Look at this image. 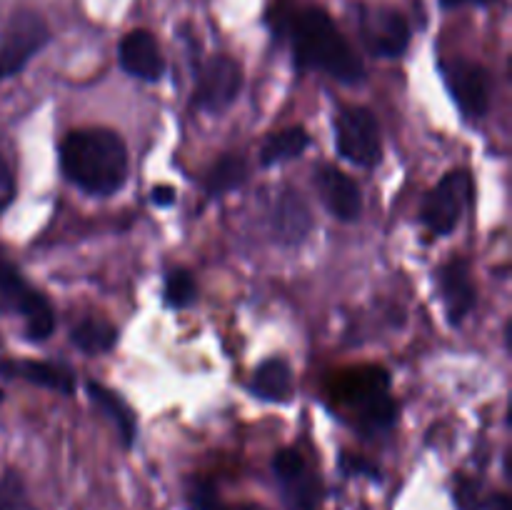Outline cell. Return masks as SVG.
Listing matches in <instances>:
<instances>
[{"instance_id":"14","label":"cell","mask_w":512,"mask_h":510,"mask_svg":"<svg viewBox=\"0 0 512 510\" xmlns=\"http://www.w3.org/2000/svg\"><path fill=\"white\" fill-rule=\"evenodd\" d=\"M120 65L128 75L140 80H148V83H155V80L163 78L165 73V60L163 53H160V45L148 30H130L123 40H120Z\"/></svg>"},{"instance_id":"8","label":"cell","mask_w":512,"mask_h":510,"mask_svg":"<svg viewBox=\"0 0 512 510\" xmlns=\"http://www.w3.org/2000/svg\"><path fill=\"white\" fill-rule=\"evenodd\" d=\"M240 88H243V70H240L238 60L218 55L200 68L198 83L193 90V103L200 110L220 113L235 103Z\"/></svg>"},{"instance_id":"6","label":"cell","mask_w":512,"mask_h":510,"mask_svg":"<svg viewBox=\"0 0 512 510\" xmlns=\"http://www.w3.org/2000/svg\"><path fill=\"white\" fill-rule=\"evenodd\" d=\"M470 200H473V180L465 170H453L425 198L423 210H420L423 223L435 235L453 233Z\"/></svg>"},{"instance_id":"31","label":"cell","mask_w":512,"mask_h":510,"mask_svg":"<svg viewBox=\"0 0 512 510\" xmlns=\"http://www.w3.org/2000/svg\"><path fill=\"white\" fill-rule=\"evenodd\" d=\"M235 510H268V508H263V505H258V503H245Z\"/></svg>"},{"instance_id":"21","label":"cell","mask_w":512,"mask_h":510,"mask_svg":"<svg viewBox=\"0 0 512 510\" xmlns=\"http://www.w3.org/2000/svg\"><path fill=\"white\" fill-rule=\"evenodd\" d=\"M248 178V165L238 155H223L213 168L205 175V193L220 198V195L230 193V190L240 188Z\"/></svg>"},{"instance_id":"22","label":"cell","mask_w":512,"mask_h":510,"mask_svg":"<svg viewBox=\"0 0 512 510\" xmlns=\"http://www.w3.org/2000/svg\"><path fill=\"white\" fill-rule=\"evenodd\" d=\"M195 295H198V285H195L193 273L185 268L170 270L165 278V303L170 308H188L190 303H195Z\"/></svg>"},{"instance_id":"23","label":"cell","mask_w":512,"mask_h":510,"mask_svg":"<svg viewBox=\"0 0 512 510\" xmlns=\"http://www.w3.org/2000/svg\"><path fill=\"white\" fill-rule=\"evenodd\" d=\"M0 510H38L30 500L23 478L13 470L0 478Z\"/></svg>"},{"instance_id":"18","label":"cell","mask_w":512,"mask_h":510,"mask_svg":"<svg viewBox=\"0 0 512 510\" xmlns=\"http://www.w3.org/2000/svg\"><path fill=\"white\" fill-rule=\"evenodd\" d=\"M88 395H90V400H93V403L98 405L105 415H108L110 423L115 425V430H118L120 438H123L125 448H130V445L135 443L138 425H135V415H133V410L128 408V403H125V400L120 398L115 390L105 388V385L95 383V380H90L88 383Z\"/></svg>"},{"instance_id":"28","label":"cell","mask_w":512,"mask_h":510,"mask_svg":"<svg viewBox=\"0 0 512 510\" xmlns=\"http://www.w3.org/2000/svg\"><path fill=\"white\" fill-rule=\"evenodd\" d=\"M345 470H348V473H353V475H358V473H365V475H378V470H375L373 465L365 463V460H358V458L345 460Z\"/></svg>"},{"instance_id":"25","label":"cell","mask_w":512,"mask_h":510,"mask_svg":"<svg viewBox=\"0 0 512 510\" xmlns=\"http://www.w3.org/2000/svg\"><path fill=\"white\" fill-rule=\"evenodd\" d=\"M455 500L463 510H478L480 508V488L473 480H460L455 488Z\"/></svg>"},{"instance_id":"9","label":"cell","mask_w":512,"mask_h":510,"mask_svg":"<svg viewBox=\"0 0 512 510\" xmlns=\"http://www.w3.org/2000/svg\"><path fill=\"white\" fill-rule=\"evenodd\" d=\"M360 35L375 58H400L410 43V25L393 8H363Z\"/></svg>"},{"instance_id":"13","label":"cell","mask_w":512,"mask_h":510,"mask_svg":"<svg viewBox=\"0 0 512 510\" xmlns=\"http://www.w3.org/2000/svg\"><path fill=\"white\" fill-rule=\"evenodd\" d=\"M270 230L283 245H300L313 230V215L303 195L293 188H283L270 208Z\"/></svg>"},{"instance_id":"27","label":"cell","mask_w":512,"mask_h":510,"mask_svg":"<svg viewBox=\"0 0 512 510\" xmlns=\"http://www.w3.org/2000/svg\"><path fill=\"white\" fill-rule=\"evenodd\" d=\"M150 200L155 205H173L175 203V190L168 185H158V188L150 190Z\"/></svg>"},{"instance_id":"19","label":"cell","mask_w":512,"mask_h":510,"mask_svg":"<svg viewBox=\"0 0 512 510\" xmlns=\"http://www.w3.org/2000/svg\"><path fill=\"white\" fill-rule=\"evenodd\" d=\"M70 340L78 350L88 355H100L108 353L115 343H118V330L108 323V320L100 318H85L70 333Z\"/></svg>"},{"instance_id":"7","label":"cell","mask_w":512,"mask_h":510,"mask_svg":"<svg viewBox=\"0 0 512 510\" xmlns=\"http://www.w3.org/2000/svg\"><path fill=\"white\" fill-rule=\"evenodd\" d=\"M0 295H3L8 303H13L18 308V313L25 318V330H28V338L33 340H45L48 335H53L55 330V313L50 308L48 300L38 293L35 288H30L25 283V278L20 275V270L13 263L0 255Z\"/></svg>"},{"instance_id":"3","label":"cell","mask_w":512,"mask_h":510,"mask_svg":"<svg viewBox=\"0 0 512 510\" xmlns=\"http://www.w3.org/2000/svg\"><path fill=\"white\" fill-rule=\"evenodd\" d=\"M335 400L353 410L355 423L368 435L388 433L398 420V405L390 398V375L378 365H363L340 375Z\"/></svg>"},{"instance_id":"11","label":"cell","mask_w":512,"mask_h":510,"mask_svg":"<svg viewBox=\"0 0 512 510\" xmlns=\"http://www.w3.org/2000/svg\"><path fill=\"white\" fill-rule=\"evenodd\" d=\"M273 470L283 483L288 510H318V488H315L313 475H308L305 460L298 450H280L273 458Z\"/></svg>"},{"instance_id":"29","label":"cell","mask_w":512,"mask_h":510,"mask_svg":"<svg viewBox=\"0 0 512 510\" xmlns=\"http://www.w3.org/2000/svg\"><path fill=\"white\" fill-rule=\"evenodd\" d=\"M490 0H440L443 8H460V5H488Z\"/></svg>"},{"instance_id":"12","label":"cell","mask_w":512,"mask_h":510,"mask_svg":"<svg viewBox=\"0 0 512 510\" xmlns=\"http://www.w3.org/2000/svg\"><path fill=\"white\" fill-rule=\"evenodd\" d=\"M315 188H318L320 200L325 208L338 220H358L363 210V195H360L358 183L335 165H320L315 170Z\"/></svg>"},{"instance_id":"24","label":"cell","mask_w":512,"mask_h":510,"mask_svg":"<svg viewBox=\"0 0 512 510\" xmlns=\"http://www.w3.org/2000/svg\"><path fill=\"white\" fill-rule=\"evenodd\" d=\"M190 510H225L223 500H220L218 488L208 480H198L188 493Z\"/></svg>"},{"instance_id":"26","label":"cell","mask_w":512,"mask_h":510,"mask_svg":"<svg viewBox=\"0 0 512 510\" xmlns=\"http://www.w3.org/2000/svg\"><path fill=\"white\" fill-rule=\"evenodd\" d=\"M13 198H15V178L13 173H10L8 163L0 158V213L13 203Z\"/></svg>"},{"instance_id":"5","label":"cell","mask_w":512,"mask_h":510,"mask_svg":"<svg viewBox=\"0 0 512 510\" xmlns=\"http://www.w3.org/2000/svg\"><path fill=\"white\" fill-rule=\"evenodd\" d=\"M50 30L38 13L20 10L8 20L0 38V80L20 73L35 53L48 45Z\"/></svg>"},{"instance_id":"32","label":"cell","mask_w":512,"mask_h":510,"mask_svg":"<svg viewBox=\"0 0 512 510\" xmlns=\"http://www.w3.org/2000/svg\"><path fill=\"white\" fill-rule=\"evenodd\" d=\"M0 398H3V393H0Z\"/></svg>"},{"instance_id":"10","label":"cell","mask_w":512,"mask_h":510,"mask_svg":"<svg viewBox=\"0 0 512 510\" xmlns=\"http://www.w3.org/2000/svg\"><path fill=\"white\" fill-rule=\"evenodd\" d=\"M445 83L465 115L483 118L490 110L493 85H490V75L483 65L473 63V60H455L445 68Z\"/></svg>"},{"instance_id":"20","label":"cell","mask_w":512,"mask_h":510,"mask_svg":"<svg viewBox=\"0 0 512 510\" xmlns=\"http://www.w3.org/2000/svg\"><path fill=\"white\" fill-rule=\"evenodd\" d=\"M308 145H310V138L308 133H305V128H300V125H295V128H285L265 140L263 148H260V163L263 165L285 163V160L298 158Z\"/></svg>"},{"instance_id":"1","label":"cell","mask_w":512,"mask_h":510,"mask_svg":"<svg viewBox=\"0 0 512 510\" xmlns=\"http://www.w3.org/2000/svg\"><path fill=\"white\" fill-rule=\"evenodd\" d=\"M60 165L70 183L105 198L118 193L128 180V148L115 130H73L60 145Z\"/></svg>"},{"instance_id":"30","label":"cell","mask_w":512,"mask_h":510,"mask_svg":"<svg viewBox=\"0 0 512 510\" xmlns=\"http://www.w3.org/2000/svg\"><path fill=\"white\" fill-rule=\"evenodd\" d=\"M490 510H512L508 495H498V498H493V503H490Z\"/></svg>"},{"instance_id":"2","label":"cell","mask_w":512,"mask_h":510,"mask_svg":"<svg viewBox=\"0 0 512 510\" xmlns=\"http://www.w3.org/2000/svg\"><path fill=\"white\" fill-rule=\"evenodd\" d=\"M290 40L300 68L320 70L345 85L365 78L363 63L323 8L300 10L290 23Z\"/></svg>"},{"instance_id":"16","label":"cell","mask_w":512,"mask_h":510,"mask_svg":"<svg viewBox=\"0 0 512 510\" xmlns=\"http://www.w3.org/2000/svg\"><path fill=\"white\" fill-rule=\"evenodd\" d=\"M0 375L28 380V383L48 390H58L63 395H70L75 390V375L68 368L43 363V360H3L0 363Z\"/></svg>"},{"instance_id":"17","label":"cell","mask_w":512,"mask_h":510,"mask_svg":"<svg viewBox=\"0 0 512 510\" xmlns=\"http://www.w3.org/2000/svg\"><path fill=\"white\" fill-rule=\"evenodd\" d=\"M255 398L273 400V403H283L293 393V370L285 360L273 358L258 365L253 373V383H250Z\"/></svg>"},{"instance_id":"4","label":"cell","mask_w":512,"mask_h":510,"mask_svg":"<svg viewBox=\"0 0 512 510\" xmlns=\"http://www.w3.org/2000/svg\"><path fill=\"white\" fill-rule=\"evenodd\" d=\"M335 145L345 160L360 168H375L383 158L378 118L363 105L343 108L335 118Z\"/></svg>"},{"instance_id":"15","label":"cell","mask_w":512,"mask_h":510,"mask_svg":"<svg viewBox=\"0 0 512 510\" xmlns=\"http://www.w3.org/2000/svg\"><path fill=\"white\" fill-rule=\"evenodd\" d=\"M440 295L450 323H463L465 315L475 308V285L465 260L455 258L440 270Z\"/></svg>"}]
</instances>
